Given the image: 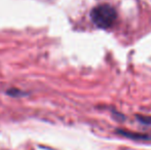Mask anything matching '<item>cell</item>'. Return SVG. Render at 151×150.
<instances>
[{
  "instance_id": "6da1fadb",
  "label": "cell",
  "mask_w": 151,
  "mask_h": 150,
  "mask_svg": "<svg viewBox=\"0 0 151 150\" xmlns=\"http://www.w3.org/2000/svg\"><path fill=\"white\" fill-rule=\"evenodd\" d=\"M91 19L98 28L108 29L114 25L117 19V12L110 4H99L91 9Z\"/></svg>"
},
{
  "instance_id": "7a4b0ae2",
  "label": "cell",
  "mask_w": 151,
  "mask_h": 150,
  "mask_svg": "<svg viewBox=\"0 0 151 150\" xmlns=\"http://www.w3.org/2000/svg\"><path fill=\"white\" fill-rule=\"evenodd\" d=\"M120 135L127 137V138L133 139V140H138V141H151V133L148 134H143V133H133L129 132V131L124 130H118L117 131Z\"/></svg>"
}]
</instances>
